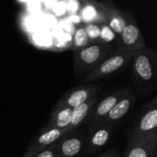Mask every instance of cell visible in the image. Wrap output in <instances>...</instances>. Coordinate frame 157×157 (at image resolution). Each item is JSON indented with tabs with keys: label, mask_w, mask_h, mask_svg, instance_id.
<instances>
[{
	"label": "cell",
	"mask_w": 157,
	"mask_h": 157,
	"mask_svg": "<svg viewBox=\"0 0 157 157\" xmlns=\"http://www.w3.org/2000/svg\"><path fill=\"white\" fill-rule=\"evenodd\" d=\"M100 24L96 23H90V24H84V28L86 29L87 38L90 41V43H96L98 42L99 35H100Z\"/></svg>",
	"instance_id": "19"
},
{
	"label": "cell",
	"mask_w": 157,
	"mask_h": 157,
	"mask_svg": "<svg viewBox=\"0 0 157 157\" xmlns=\"http://www.w3.org/2000/svg\"><path fill=\"white\" fill-rule=\"evenodd\" d=\"M66 129L64 130H48L42 131L41 133L31 143L26 152L21 157H33L42 150L54 144L67 135Z\"/></svg>",
	"instance_id": "6"
},
{
	"label": "cell",
	"mask_w": 157,
	"mask_h": 157,
	"mask_svg": "<svg viewBox=\"0 0 157 157\" xmlns=\"http://www.w3.org/2000/svg\"><path fill=\"white\" fill-rule=\"evenodd\" d=\"M153 138H157V107L155 98L152 102H150L135 124L132 137V139L134 140Z\"/></svg>",
	"instance_id": "5"
},
{
	"label": "cell",
	"mask_w": 157,
	"mask_h": 157,
	"mask_svg": "<svg viewBox=\"0 0 157 157\" xmlns=\"http://www.w3.org/2000/svg\"><path fill=\"white\" fill-rule=\"evenodd\" d=\"M98 91V87L94 85L89 86H84L77 87L70 92H68L66 95H64L61 100L57 103L54 109H61V108H68V109H75L86 101H87L89 98L96 96Z\"/></svg>",
	"instance_id": "7"
},
{
	"label": "cell",
	"mask_w": 157,
	"mask_h": 157,
	"mask_svg": "<svg viewBox=\"0 0 157 157\" xmlns=\"http://www.w3.org/2000/svg\"><path fill=\"white\" fill-rule=\"evenodd\" d=\"M114 157H121V156H120V155H117V154H116V155H114Z\"/></svg>",
	"instance_id": "22"
},
{
	"label": "cell",
	"mask_w": 157,
	"mask_h": 157,
	"mask_svg": "<svg viewBox=\"0 0 157 157\" xmlns=\"http://www.w3.org/2000/svg\"><path fill=\"white\" fill-rule=\"evenodd\" d=\"M132 73L136 80L143 85L155 82L157 74V56L155 51L143 49L134 52L132 61Z\"/></svg>",
	"instance_id": "2"
},
{
	"label": "cell",
	"mask_w": 157,
	"mask_h": 157,
	"mask_svg": "<svg viewBox=\"0 0 157 157\" xmlns=\"http://www.w3.org/2000/svg\"><path fill=\"white\" fill-rule=\"evenodd\" d=\"M135 102V97L131 92H126V94L117 102L113 109L108 113V115L103 118L97 124H109L117 122L121 120L132 109Z\"/></svg>",
	"instance_id": "10"
},
{
	"label": "cell",
	"mask_w": 157,
	"mask_h": 157,
	"mask_svg": "<svg viewBox=\"0 0 157 157\" xmlns=\"http://www.w3.org/2000/svg\"><path fill=\"white\" fill-rule=\"evenodd\" d=\"M99 5L104 16V23L111 29L118 38L125 26V12L119 9L111 1L99 2Z\"/></svg>",
	"instance_id": "8"
},
{
	"label": "cell",
	"mask_w": 157,
	"mask_h": 157,
	"mask_svg": "<svg viewBox=\"0 0 157 157\" xmlns=\"http://www.w3.org/2000/svg\"><path fill=\"white\" fill-rule=\"evenodd\" d=\"M134 52H117L108 56L100 64H98L94 70L87 74L85 77L86 82L96 81L104 77H107L118 71L123 69L131 61Z\"/></svg>",
	"instance_id": "4"
},
{
	"label": "cell",
	"mask_w": 157,
	"mask_h": 157,
	"mask_svg": "<svg viewBox=\"0 0 157 157\" xmlns=\"http://www.w3.org/2000/svg\"><path fill=\"white\" fill-rule=\"evenodd\" d=\"M73 109L68 108H61L54 109L53 112L51 116L49 122L43 131L48 130H64L67 129L72 121Z\"/></svg>",
	"instance_id": "15"
},
{
	"label": "cell",
	"mask_w": 157,
	"mask_h": 157,
	"mask_svg": "<svg viewBox=\"0 0 157 157\" xmlns=\"http://www.w3.org/2000/svg\"><path fill=\"white\" fill-rule=\"evenodd\" d=\"M100 35L98 42L105 44H112V42L117 40L116 34L111 30V29L105 23L100 24Z\"/></svg>",
	"instance_id": "18"
},
{
	"label": "cell",
	"mask_w": 157,
	"mask_h": 157,
	"mask_svg": "<svg viewBox=\"0 0 157 157\" xmlns=\"http://www.w3.org/2000/svg\"><path fill=\"white\" fill-rule=\"evenodd\" d=\"M84 141L81 135H75L58 142L56 157H75L79 155L83 148Z\"/></svg>",
	"instance_id": "12"
},
{
	"label": "cell",
	"mask_w": 157,
	"mask_h": 157,
	"mask_svg": "<svg viewBox=\"0 0 157 157\" xmlns=\"http://www.w3.org/2000/svg\"><path fill=\"white\" fill-rule=\"evenodd\" d=\"M89 44H90V41L87 38L84 25L78 26L75 29V32L73 35V51L75 52V51L81 50Z\"/></svg>",
	"instance_id": "17"
},
{
	"label": "cell",
	"mask_w": 157,
	"mask_h": 157,
	"mask_svg": "<svg viewBox=\"0 0 157 157\" xmlns=\"http://www.w3.org/2000/svg\"><path fill=\"white\" fill-rule=\"evenodd\" d=\"M115 155H116V152L114 150H109V151H107L105 154H103L102 155H100L99 157H114Z\"/></svg>",
	"instance_id": "21"
},
{
	"label": "cell",
	"mask_w": 157,
	"mask_h": 157,
	"mask_svg": "<svg viewBox=\"0 0 157 157\" xmlns=\"http://www.w3.org/2000/svg\"><path fill=\"white\" fill-rule=\"evenodd\" d=\"M119 51L121 52H134L146 49V43L141 29L131 13L125 12V26L117 38Z\"/></svg>",
	"instance_id": "3"
},
{
	"label": "cell",
	"mask_w": 157,
	"mask_h": 157,
	"mask_svg": "<svg viewBox=\"0 0 157 157\" xmlns=\"http://www.w3.org/2000/svg\"><path fill=\"white\" fill-rule=\"evenodd\" d=\"M127 91L120 90L117 91L104 99H102L97 106H94L86 119L88 123H98L103 118H105L108 113L113 109V107L117 104V102L126 94Z\"/></svg>",
	"instance_id": "9"
},
{
	"label": "cell",
	"mask_w": 157,
	"mask_h": 157,
	"mask_svg": "<svg viewBox=\"0 0 157 157\" xmlns=\"http://www.w3.org/2000/svg\"><path fill=\"white\" fill-rule=\"evenodd\" d=\"M112 131V125L98 124V126L93 131L88 140V152H93L105 146L111 138Z\"/></svg>",
	"instance_id": "13"
},
{
	"label": "cell",
	"mask_w": 157,
	"mask_h": 157,
	"mask_svg": "<svg viewBox=\"0 0 157 157\" xmlns=\"http://www.w3.org/2000/svg\"><path fill=\"white\" fill-rule=\"evenodd\" d=\"M112 49V44L96 42L74 52L75 75L80 76L83 74L90 73L111 53Z\"/></svg>",
	"instance_id": "1"
},
{
	"label": "cell",
	"mask_w": 157,
	"mask_h": 157,
	"mask_svg": "<svg viewBox=\"0 0 157 157\" xmlns=\"http://www.w3.org/2000/svg\"><path fill=\"white\" fill-rule=\"evenodd\" d=\"M80 17L84 24H103L104 16L99 5L96 1H85L80 10Z\"/></svg>",
	"instance_id": "14"
},
{
	"label": "cell",
	"mask_w": 157,
	"mask_h": 157,
	"mask_svg": "<svg viewBox=\"0 0 157 157\" xmlns=\"http://www.w3.org/2000/svg\"><path fill=\"white\" fill-rule=\"evenodd\" d=\"M57 147H58V142L55 143L54 144L49 146L48 148L42 150L41 152H40L38 155H36L33 157H56Z\"/></svg>",
	"instance_id": "20"
},
{
	"label": "cell",
	"mask_w": 157,
	"mask_h": 157,
	"mask_svg": "<svg viewBox=\"0 0 157 157\" xmlns=\"http://www.w3.org/2000/svg\"><path fill=\"white\" fill-rule=\"evenodd\" d=\"M97 102V97H93L89 98L87 101L83 103L82 105L73 109V114H72V121L68 128L66 129L67 133L69 134L72 131L76 129L78 126L81 125V123L86 121L92 109V108L96 105Z\"/></svg>",
	"instance_id": "16"
},
{
	"label": "cell",
	"mask_w": 157,
	"mask_h": 157,
	"mask_svg": "<svg viewBox=\"0 0 157 157\" xmlns=\"http://www.w3.org/2000/svg\"><path fill=\"white\" fill-rule=\"evenodd\" d=\"M157 138L134 140L131 139L125 157H155Z\"/></svg>",
	"instance_id": "11"
}]
</instances>
